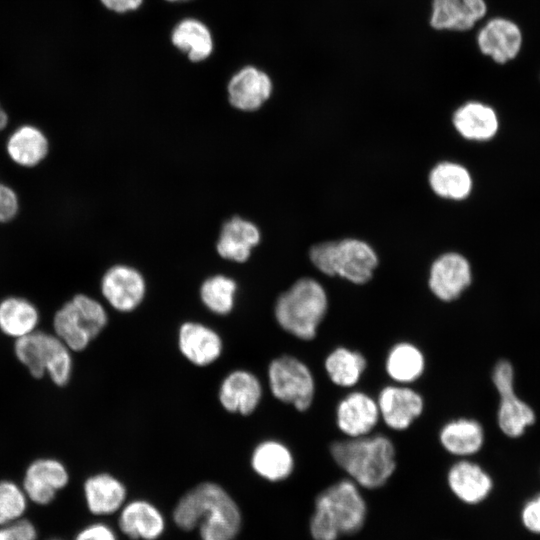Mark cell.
Instances as JSON below:
<instances>
[{
	"label": "cell",
	"instance_id": "obj_31",
	"mask_svg": "<svg viewBox=\"0 0 540 540\" xmlns=\"http://www.w3.org/2000/svg\"><path fill=\"white\" fill-rule=\"evenodd\" d=\"M386 372L397 383L416 381L424 372L425 358L421 350L408 342L394 345L386 358Z\"/></svg>",
	"mask_w": 540,
	"mask_h": 540
},
{
	"label": "cell",
	"instance_id": "obj_3",
	"mask_svg": "<svg viewBox=\"0 0 540 540\" xmlns=\"http://www.w3.org/2000/svg\"><path fill=\"white\" fill-rule=\"evenodd\" d=\"M330 453L358 486L377 489L383 486L396 469L395 448L384 435H365L335 441Z\"/></svg>",
	"mask_w": 540,
	"mask_h": 540
},
{
	"label": "cell",
	"instance_id": "obj_25",
	"mask_svg": "<svg viewBox=\"0 0 540 540\" xmlns=\"http://www.w3.org/2000/svg\"><path fill=\"white\" fill-rule=\"evenodd\" d=\"M6 151L15 164L33 168L47 157L49 141L45 133L37 126L23 124L8 136Z\"/></svg>",
	"mask_w": 540,
	"mask_h": 540
},
{
	"label": "cell",
	"instance_id": "obj_13",
	"mask_svg": "<svg viewBox=\"0 0 540 540\" xmlns=\"http://www.w3.org/2000/svg\"><path fill=\"white\" fill-rule=\"evenodd\" d=\"M378 262L377 253L368 242L357 238H344L336 241L333 277L338 276L353 284L362 285L372 279Z\"/></svg>",
	"mask_w": 540,
	"mask_h": 540
},
{
	"label": "cell",
	"instance_id": "obj_41",
	"mask_svg": "<svg viewBox=\"0 0 540 540\" xmlns=\"http://www.w3.org/2000/svg\"><path fill=\"white\" fill-rule=\"evenodd\" d=\"M167 1H180V0H167Z\"/></svg>",
	"mask_w": 540,
	"mask_h": 540
},
{
	"label": "cell",
	"instance_id": "obj_16",
	"mask_svg": "<svg viewBox=\"0 0 540 540\" xmlns=\"http://www.w3.org/2000/svg\"><path fill=\"white\" fill-rule=\"evenodd\" d=\"M380 417L394 430H405L423 412L424 400L407 386H386L377 400Z\"/></svg>",
	"mask_w": 540,
	"mask_h": 540
},
{
	"label": "cell",
	"instance_id": "obj_20",
	"mask_svg": "<svg viewBox=\"0 0 540 540\" xmlns=\"http://www.w3.org/2000/svg\"><path fill=\"white\" fill-rule=\"evenodd\" d=\"M447 482L451 492L463 503L484 501L493 489L491 476L477 463L460 460L449 469Z\"/></svg>",
	"mask_w": 540,
	"mask_h": 540
},
{
	"label": "cell",
	"instance_id": "obj_21",
	"mask_svg": "<svg viewBox=\"0 0 540 540\" xmlns=\"http://www.w3.org/2000/svg\"><path fill=\"white\" fill-rule=\"evenodd\" d=\"M262 387L258 378L245 370L231 372L219 389V401L224 409L232 413L249 415L258 406Z\"/></svg>",
	"mask_w": 540,
	"mask_h": 540
},
{
	"label": "cell",
	"instance_id": "obj_10",
	"mask_svg": "<svg viewBox=\"0 0 540 540\" xmlns=\"http://www.w3.org/2000/svg\"><path fill=\"white\" fill-rule=\"evenodd\" d=\"M469 260L458 252H446L438 256L429 269L428 287L441 301L451 302L459 298L472 283Z\"/></svg>",
	"mask_w": 540,
	"mask_h": 540
},
{
	"label": "cell",
	"instance_id": "obj_14",
	"mask_svg": "<svg viewBox=\"0 0 540 540\" xmlns=\"http://www.w3.org/2000/svg\"><path fill=\"white\" fill-rule=\"evenodd\" d=\"M485 0H431L429 25L436 31L466 32L487 14Z\"/></svg>",
	"mask_w": 540,
	"mask_h": 540
},
{
	"label": "cell",
	"instance_id": "obj_23",
	"mask_svg": "<svg viewBox=\"0 0 540 540\" xmlns=\"http://www.w3.org/2000/svg\"><path fill=\"white\" fill-rule=\"evenodd\" d=\"M40 319V310L31 299L16 294L0 299V331L14 341L38 330Z\"/></svg>",
	"mask_w": 540,
	"mask_h": 540
},
{
	"label": "cell",
	"instance_id": "obj_33",
	"mask_svg": "<svg viewBox=\"0 0 540 540\" xmlns=\"http://www.w3.org/2000/svg\"><path fill=\"white\" fill-rule=\"evenodd\" d=\"M236 290L237 284L234 279L217 274L203 281L200 287V298L210 311L225 315L233 309Z\"/></svg>",
	"mask_w": 540,
	"mask_h": 540
},
{
	"label": "cell",
	"instance_id": "obj_11",
	"mask_svg": "<svg viewBox=\"0 0 540 540\" xmlns=\"http://www.w3.org/2000/svg\"><path fill=\"white\" fill-rule=\"evenodd\" d=\"M69 479V472L63 462L43 457L27 466L21 486L29 501L37 505H48L67 486Z\"/></svg>",
	"mask_w": 540,
	"mask_h": 540
},
{
	"label": "cell",
	"instance_id": "obj_4",
	"mask_svg": "<svg viewBox=\"0 0 540 540\" xmlns=\"http://www.w3.org/2000/svg\"><path fill=\"white\" fill-rule=\"evenodd\" d=\"M328 310V296L316 279L302 277L279 295L274 307L278 324L301 340H312Z\"/></svg>",
	"mask_w": 540,
	"mask_h": 540
},
{
	"label": "cell",
	"instance_id": "obj_42",
	"mask_svg": "<svg viewBox=\"0 0 540 540\" xmlns=\"http://www.w3.org/2000/svg\"><path fill=\"white\" fill-rule=\"evenodd\" d=\"M52 540H58V539H52Z\"/></svg>",
	"mask_w": 540,
	"mask_h": 540
},
{
	"label": "cell",
	"instance_id": "obj_15",
	"mask_svg": "<svg viewBox=\"0 0 540 540\" xmlns=\"http://www.w3.org/2000/svg\"><path fill=\"white\" fill-rule=\"evenodd\" d=\"M273 83L270 76L254 67L246 66L232 76L227 86L228 101L244 112L260 109L271 97Z\"/></svg>",
	"mask_w": 540,
	"mask_h": 540
},
{
	"label": "cell",
	"instance_id": "obj_35",
	"mask_svg": "<svg viewBox=\"0 0 540 540\" xmlns=\"http://www.w3.org/2000/svg\"><path fill=\"white\" fill-rule=\"evenodd\" d=\"M37 530L32 522L20 519L0 526V540H36Z\"/></svg>",
	"mask_w": 540,
	"mask_h": 540
},
{
	"label": "cell",
	"instance_id": "obj_40",
	"mask_svg": "<svg viewBox=\"0 0 540 540\" xmlns=\"http://www.w3.org/2000/svg\"><path fill=\"white\" fill-rule=\"evenodd\" d=\"M8 125V115L0 103V133L6 129Z\"/></svg>",
	"mask_w": 540,
	"mask_h": 540
},
{
	"label": "cell",
	"instance_id": "obj_1",
	"mask_svg": "<svg viewBox=\"0 0 540 540\" xmlns=\"http://www.w3.org/2000/svg\"><path fill=\"white\" fill-rule=\"evenodd\" d=\"M173 520L183 530L199 526L202 540H233L241 527L236 502L213 482H203L182 496L173 511Z\"/></svg>",
	"mask_w": 540,
	"mask_h": 540
},
{
	"label": "cell",
	"instance_id": "obj_34",
	"mask_svg": "<svg viewBox=\"0 0 540 540\" xmlns=\"http://www.w3.org/2000/svg\"><path fill=\"white\" fill-rule=\"evenodd\" d=\"M28 501L22 486L11 480H0V526L22 519Z\"/></svg>",
	"mask_w": 540,
	"mask_h": 540
},
{
	"label": "cell",
	"instance_id": "obj_2",
	"mask_svg": "<svg viewBox=\"0 0 540 540\" xmlns=\"http://www.w3.org/2000/svg\"><path fill=\"white\" fill-rule=\"evenodd\" d=\"M358 487L353 480L342 479L320 492L309 523L313 540H337L362 529L367 505Z\"/></svg>",
	"mask_w": 540,
	"mask_h": 540
},
{
	"label": "cell",
	"instance_id": "obj_9",
	"mask_svg": "<svg viewBox=\"0 0 540 540\" xmlns=\"http://www.w3.org/2000/svg\"><path fill=\"white\" fill-rule=\"evenodd\" d=\"M105 301L119 312L135 310L146 294V282L139 270L122 263L105 269L99 280Z\"/></svg>",
	"mask_w": 540,
	"mask_h": 540
},
{
	"label": "cell",
	"instance_id": "obj_6",
	"mask_svg": "<svg viewBox=\"0 0 540 540\" xmlns=\"http://www.w3.org/2000/svg\"><path fill=\"white\" fill-rule=\"evenodd\" d=\"M14 354L35 379L48 376L57 387L66 386L72 376V351L54 334L42 330L14 341Z\"/></svg>",
	"mask_w": 540,
	"mask_h": 540
},
{
	"label": "cell",
	"instance_id": "obj_27",
	"mask_svg": "<svg viewBox=\"0 0 540 540\" xmlns=\"http://www.w3.org/2000/svg\"><path fill=\"white\" fill-rule=\"evenodd\" d=\"M428 184L438 197L462 201L467 199L473 190V177L464 165L453 161H442L430 170Z\"/></svg>",
	"mask_w": 540,
	"mask_h": 540
},
{
	"label": "cell",
	"instance_id": "obj_28",
	"mask_svg": "<svg viewBox=\"0 0 540 540\" xmlns=\"http://www.w3.org/2000/svg\"><path fill=\"white\" fill-rule=\"evenodd\" d=\"M442 447L455 456H471L479 452L484 443V430L478 421L459 418L446 423L440 430Z\"/></svg>",
	"mask_w": 540,
	"mask_h": 540
},
{
	"label": "cell",
	"instance_id": "obj_7",
	"mask_svg": "<svg viewBox=\"0 0 540 540\" xmlns=\"http://www.w3.org/2000/svg\"><path fill=\"white\" fill-rule=\"evenodd\" d=\"M269 387L280 401L298 411L307 410L313 401L315 382L310 369L299 359L284 355L271 361L268 367Z\"/></svg>",
	"mask_w": 540,
	"mask_h": 540
},
{
	"label": "cell",
	"instance_id": "obj_37",
	"mask_svg": "<svg viewBox=\"0 0 540 540\" xmlns=\"http://www.w3.org/2000/svg\"><path fill=\"white\" fill-rule=\"evenodd\" d=\"M521 522L529 532L540 535V493L530 498L523 505Z\"/></svg>",
	"mask_w": 540,
	"mask_h": 540
},
{
	"label": "cell",
	"instance_id": "obj_26",
	"mask_svg": "<svg viewBox=\"0 0 540 540\" xmlns=\"http://www.w3.org/2000/svg\"><path fill=\"white\" fill-rule=\"evenodd\" d=\"M89 511L94 515H109L122 508L126 499L123 483L108 473L88 477L83 485Z\"/></svg>",
	"mask_w": 540,
	"mask_h": 540
},
{
	"label": "cell",
	"instance_id": "obj_32",
	"mask_svg": "<svg viewBox=\"0 0 540 540\" xmlns=\"http://www.w3.org/2000/svg\"><path fill=\"white\" fill-rule=\"evenodd\" d=\"M324 366L335 385L352 387L360 380L367 362L360 352L338 347L327 356Z\"/></svg>",
	"mask_w": 540,
	"mask_h": 540
},
{
	"label": "cell",
	"instance_id": "obj_29",
	"mask_svg": "<svg viewBox=\"0 0 540 540\" xmlns=\"http://www.w3.org/2000/svg\"><path fill=\"white\" fill-rule=\"evenodd\" d=\"M251 465L259 476L276 482L290 476L294 468V459L289 448L284 444L268 440L260 443L254 449Z\"/></svg>",
	"mask_w": 540,
	"mask_h": 540
},
{
	"label": "cell",
	"instance_id": "obj_5",
	"mask_svg": "<svg viewBox=\"0 0 540 540\" xmlns=\"http://www.w3.org/2000/svg\"><path fill=\"white\" fill-rule=\"evenodd\" d=\"M108 314L103 304L91 295L77 292L53 314V333L72 351L81 352L104 330Z\"/></svg>",
	"mask_w": 540,
	"mask_h": 540
},
{
	"label": "cell",
	"instance_id": "obj_17",
	"mask_svg": "<svg viewBox=\"0 0 540 540\" xmlns=\"http://www.w3.org/2000/svg\"><path fill=\"white\" fill-rule=\"evenodd\" d=\"M452 125L465 140L488 142L496 137L500 121L496 110L481 101L470 100L452 114Z\"/></svg>",
	"mask_w": 540,
	"mask_h": 540
},
{
	"label": "cell",
	"instance_id": "obj_38",
	"mask_svg": "<svg viewBox=\"0 0 540 540\" xmlns=\"http://www.w3.org/2000/svg\"><path fill=\"white\" fill-rule=\"evenodd\" d=\"M74 540H117V537L108 525L98 522L81 529Z\"/></svg>",
	"mask_w": 540,
	"mask_h": 540
},
{
	"label": "cell",
	"instance_id": "obj_18",
	"mask_svg": "<svg viewBox=\"0 0 540 540\" xmlns=\"http://www.w3.org/2000/svg\"><path fill=\"white\" fill-rule=\"evenodd\" d=\"M261 241V231L250 220L235 215L226 220L220 229L216 243L218 255L236 263L246 262L252 250Z\"/></svg>",
	"mask_w": 540,
	"mask_h": 540
},
{
	"label": "cell",
	"instance_id": "obj_36",
	"mask_svg": "<svg viewBox=\"0 0 540 540\" xmlns=\"http://www.w3.org/2000/svg\"><path fill=\"white\" fill-rule=\"evenodd\" d=\"M19 210V199L15 190L0 181V222H9Z\"/></svg>",
	"mask_w": 540,
	"mask_h": 540
},
{
	"label": "cell",
	"instance_id": "obj_24",
	"mask_svg": "<svg viewBox=\"0 0 540 540\" xmlns=\"http://www.w3.org/2000/svg\"><path fill=\"white\" fill-rule=\"evenodd\" d=\"M118 524L133 540H156L165 529L162 513L145 500H134L122 507Z\"/></svg>",
	"mask_w": 540,
	"mask_h": 540
},
{
	"label": "cell",
	"instance_id": "obj_39",
	"mask_svg": "<svg viewBox=\"0 0 540 540\" xmlns=\"http://www.w3.org/2000/svg\"><path fill=\"white\" fill-rule=\"evenodd\" d=\"M101 2L112 11L124 13L136 10L143 0H101Z\"/></svg>",
	"mask_w": 540,
	"mask_h": 540
},
{
	"label": "cell",
	"instance_id": "obj_19",
	"mask_svg": "<svg viewBox=\"0 0 540 540\" xmlns=\"http://www.w3.org/2000/svg\"><path fill=\"white\" fill-rule=\"evenodd\" d=\"M379 418L377 401L364 392H352L337 405V426L349 438L368 435Z\"/></svg>",
	"mask_w": 540,
	"mask_h": 540
},
{
	"label": "cell",
	"instance_id": "obj_22",
	"mask_svg": "<svg viewBox=\"0 0 540 540\" xmlns=\"http://www.w3.org/2000/svg\"><path fill=\"white\" fill-rule=\"evenodd\" d=\"M178 345L183 356L197 366H207L222 352L220 336L211 328L196 322L182 324Z\"/></svg>",
	"mask_w": 540,
	"mask_h": 540
},
{
	"label": "cell",
	"instance_id": "obj_8",
	"mask_svg": "<svg viewBox=\"0 0 540 540\" xmlns=\"http://www.w3.org/2000/svg\"><path fill=\"white\" fill-rule=\"evenodd\" d=\"M514 379L512 364L507 360L498 361L492 372V381L500 399L497 422L502 433L510 438L522 436L536 420L532 407L517 396Z\"/></svg>",
	"mask_w": 540,
	"mask_h": 540
},
{
	"label": "cell",
	"instance_id": "obj_30",
	"mask_svg": "<svg viewBox=\"0 0 540 540\" xmlns=\"http://www.w3.org/2000/svg\"><path fill=\"white\" fill-rule=\"evenodd\" d=\"M171 40L193 62L207 59L213 50L210 30L204 23L193 18L179 22L172 32Z\"/></svg>",
	"mask_w": 540,
	"mask_h": 540
},
{
	"label": "cell",
	"instance_id": "obj_12",
	"mask_svg": "<svg viewBox=\"0 0 540 540\" xmlns=\"http://www.w3.org/2000/svg\"><path fill=\"white\" fill-rule=\"evenodd\" d=\"M522 43L523 35L518 24L504 17L489 19L476 35L479 51L497 64H506L515 59Z\"/></svg>",
	"mask_w": 540,
	"mask_h": 540
}]
</instances>
